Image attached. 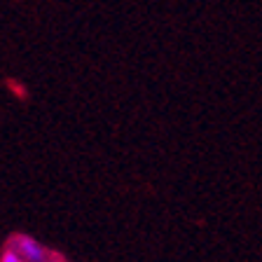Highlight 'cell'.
<instances>
[{"label": "cell", "mask_w": 262, "mask_h": 262, "mask_svg": "<svg viewBox=\"0 0 262 262\" xmlns=\"http://www.w3.org/2000/svg\"><path fill=\"white\" fill-rule=\"evenodd\" d=\"M0 262H24V260L16 255L12 248H5V251H3V255H0Z\"/></svg>", "instance_id": "cell-2"}, {"label": "cell", "mask_w": 262, "mask_h": 262, "mask_svg": "<svg viewBox=\"0 0 262 262\" xmlns=\"http://www.w3.org/2000/svg\"><path fill=\"white\" fill-rule=\"evenodd\" d=\"M47 262H61V260H54V257H49V260Z\"/></svg>", "instance_id": "cell-3"}, {"label": "cell", "mask_w": 262, "mask_h": 262, "mask_svg": "<svg viewBox=\"0 0 262 262\" xmlns=\"http://www.w3.org/2000/svg\"><path fill=\"white\" fill-rule=\"evenodd\" d=\"M10 248L21 257L24 262H47L49 255H47V248H45L40 241H35L33 236H26V234H16L10 239Z\"/></svg>", "instance_id": "cell-1"}]
</instances>
